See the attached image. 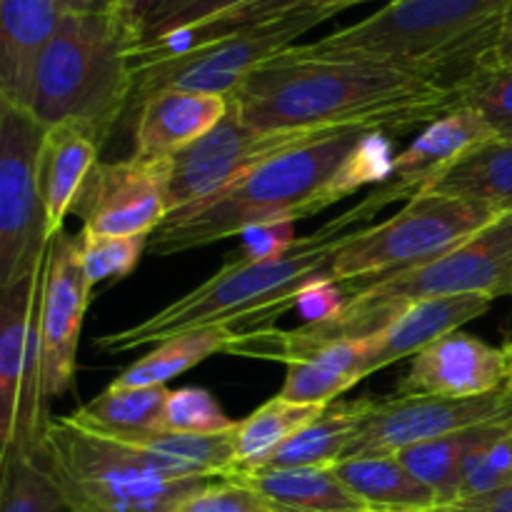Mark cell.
Masks as SVG:
<instances>
[{
	"instance_id": "1",
	"label": "cell",
	"mask_w": 512,
	"mask_h": 512,
	"mask_svg": "<svg viewBox=\"0 0 512 512\" xmlns=\"http://www.w3.org/2000/svg\"><path fill=\"white\" fill-rule=\"evenodd\" d=\"M258 130L370 128L390 135L423 130L458 105L440 70L363 58H325L283 50L255 68L230 95Z\"/></svg>"
},
{
	"instance_id": "2",
	"label": "cell",
	"mask_w": 512,
	"mask_h": 512,
	"mask_svg": "<svg viewBox=\"0 0 512 512\" xmlns=\"http://www.w3.org/2000/svg\"><path fill=\"white\" fill-rule=\"evenodd\" d=\"M398 200H403V195L390 183H383L353 208L345 210L340 218L323 225L318 233L298 238L290 253L273 260H233L203 285L173 300L150 318L100 335L95 348L105 355H118L150 343H163L190 330L215 325L233 328L243 320L253 325L268 323L283 310L295 308V295L303 288L315 283H335L333 265L340 245L355 230L368 228L380 210Z\"/></svg>"
},
{
	"instance_id": "3",
	"label": "cell",
	"mask_w": 512,
	"mask_h": 512,
	"mask_svg": "<svg viewBox=\"0 0 512 512\" xmlns=\"http://www.w3.org/2000/svg\"><path fill=\"white\" fill-rule=\"evenodd\" d=\"M368 128H350L325 140L300 145L240 175L213 198L168 215L150 235V255H175L205 248L255 225L295 223L325 210V190Z\"/></svg>"
},
{
	"instance_id": "4",
	"label": "cell",
	"mask_w": 512,
	"mask_h": 512,
	"mask_svg": "<svg viewBox=\"0 0 512 512\" xmlns=\"http://www.w3.org/2000/svg\"><path fill=\"white\" fill-rule=\"evenodd\" d=\"M135 13H63L40 58L30 110L45 125L78 123L100 145L133 103Z\"/></svg>"
},
{
	"instance_id": "5",
	"label": "cell",
	"mask_w": 512,
	"mask_h": 512,
	"mask_svg": "<svg viewBox=\"0 0 512 512\" xmlns=\"http://www.w3.org/2000/svg\"><path fill=\"white\" fill-rule=\"evenodd\" d=\"M512 0H393L360 23L300 48L325 58H363L440 70L458 83L493 50Z\"/></svg>"
},
{
	"instance_id": "6",
	"label": "cell",
	"mask_w": 512,
	"mask_h": 512,
	"mask_svg": "<svg viewBox=\"0 0 512 512\" xmlns=\"http://www.w3.org/2000/svg\"><path fill=\"white\" fill-rule=\"evenodd\" d=\"M38 460L68 512H175L218 478L168 480L115 440L70 418L50 420Z\"/></svg>"
},
{
	"instance_id": "7",
	"label": "cell",
	"mask_w": 512,
	"mask_h": 512,
	"mask_svg": "<svg viewBox=\"0 0 512 512\" xmlns=\"http://www.w3.org/2000/svg\"><path fill=\"white\" fill-rule=\"evenodd\" d=\"M500 210L473 200L420 193L398 215L348 235L335 253V283L355 295L388 275L418 268L458 248L470 235L500 218Z\"/></svg>"
},
{
	"instance_id": "8",
	"label": "cell",
	"mask_w": 512,
	"mask_h": 512,
	"mask_svg": "<svg viewBox=\"0 0 512 512\" xmlns=\"http://www.w3.org/2000/svg\"><path fill=\"white\" fill-rule=\"evenodd\" d=\"M330 18L333 15L323 10L303 8L193 48L135 55L133 103L155 90H190L230 98L255 68L293 48L300 35L310 33L315 25Z\"/></svg>"
},
{
	"instance_id": "9",
	"label": "cell",
	"mask_w": 512,
	"mask_h": 512,
	"mask_svg": "<svg viewBox=\"0 0 512 512\" xmlns=\"http://www.w3.org/2000/svg\"><path fill=\"white\" fill-rule=\"evenodd\" d=\"M48 125L0 100V290L28 278L48 253L38 160Z\"/></svg>"
},
{
	"instance_id": "10",
	"label": "cell",
	"mask_w": 512,
	"mask_h": 512,
	"mask_svg": "<svg viewBox=\"0 0 512 512\" xmlns=\"http://www.w3.org/2000/svg\"><path fill=\"white\" fill-rule=\"evenodd\" d=\"M350 128H298L258 130L250 128L230 105L228 115L205 138L173 155L170 175V215L188 210L258 168L265 160L283 155L300 145L325 140ZM370 130V128H368Z\"/></svg>"
},
{
	"instance_id": "11",
	"label": "cell",
	"mask_w": 512,
	"mask_h": 512,
	"mask_svg": "<svg viewBox=\"0 0 512 512\" xmlns=\"http://www.w3.org/2000/svg\"><path fill=\"white\" fill-rule=\"evenodd\" d=\"M360 293L403 303L455 295L508 298L512 295V210L480 233L470 235L450 253L418 268L375 280L355 295Z\"/></svg>"
},
{
	"instance_id": "12",
	"label": "cell",
	"mask_w": 512,
	"mask_h": 512,
	"mask_svg": "<svg viewBox=\"0 0 512 512\" xmlns=\"http://www.w3.org/2000/svg\"><path fill=\"white\" fill-rule=\"evenodd\" d=\"M512 418V383L475 398L373 400L345 458L395 455L413 445L445 438L475 425ZM343 458V460H345Z\"/></svg>"
},
{
	"instance_id": "13",
	"label": "cell",
	"mask_w": 512,
	"mask_h": 512,
	"mask_svg": "<svg viewBox=\"0 0 512 512\" xmlns=\"http://www.w3.org/2000/svg\"><path fill=\"white\" fill-rule=\"evenodd\" d=\"M173 158L130 155L98 163L85 180L73 213L93 235H153L170 215Z\"/></svg>"
},
{
	"instance_id": "14",
	"label": "cell",
	"mask_w": 512,
	"mask_h": 512,
	"mask_svg": "<svg viewBox=\"0 0 512 512\" xmlns=\"http://www.w3.org/2000/svg\"><path fill=\"white\" fill-rule=\"evenodd\" d=\"M93 288L80 260V238L55 235L45 255L43 295H40V335H43V388L48 403L68 393L78 370V345Z\"/></svg>"
},
{
	"instance_id": "15",
	"label": "cell",
	"mask_w": 512,
	"mask_h": 512,
	"mask_svg": "<svg viewBox=\"0 0 512 512\" xmlns=\"http://www.w3.org/2000/svg\"><path fill=\"white\" fill-rule=\"evenodd\" d=\"M510 383L503 348L455 330L420 350L398 383V398H475Z\"/></svg>"
},
{
	"instance_id": "16",
	"label": "cell",
	"mask_w": 512,
	"mask_h": 512,
	"mask_svg": "<svg viewBox=\"0 0 512 512\" xmlns=\"http://www.w3.org/2000/svg\"><path fill=\"white\" fill-rule=\"evenodd\" d=\"M138 158H173L210 133L228 115L230 98L190 90H155L133 103Z\"/></svg>"
},
{
	"instance_id": "17",
	"label": "cell",
	"mask_w": 512,
	"mask_h": 512,
	"mask_svg": "<svg viewBox=\"0 0 512 512\" xmlns=\"http://www.w3.org/2000/svg\"><path fill=\"white\" fill-rule=\"evenodd\" d=\"M60 20L58 0H0V100L30 110L40 58Z\"/></svg>"
},
{
	"instance_id": "18",
	"label": "cell",
	"mask_w": 512,
	"mask_h": 512,
	"mask_svg": "<svg viewBox=\"0 0 512 512\" xmlns=\"http://www.w3.org/2000/svg\"><path fill=\"white\" fill-rule=\"evenodd\" d=\"M498 138L488 120L468 105L448 110L443 118L433 120L418 133V138L395 155L393 173L388 183L398 188L403 200L425 193L460 155L475 145Z\"/></svg>"
},
{
	"instance_id": "19",
	"label": "cell",
	"mask_w": 512,
	"mask_h": 512,
	"mask_svg": "<svg viewBox=\"0 0 512 512\" xmlns=\"http://www.w3.org/2000/svg\"><path fill=\"white\" fill-rule=\"evenodd\" d=\"M100 143L78 123L48 125L38 160L40 205L45 218V238L53 240L65 230L85 180L98 165Z\"/></svg>"
},
{
	"instance_id": "20",
	"label": "cell",
	"mask_w": 512,
	"mask_h": 512,
	"mask_svg": "<svg viewBox=\"0 0 512 512\" xmlns=\"http://www.w3.org/2000/svg\"><path fill=\"white\" fill-rule=\"evenodd\" d=\"M493 300L483 295H455V298L415 300L380 335H375L373 353L365 363V378L390 368L405 358H415L435 340L455 333L463 325L488 313Z\"/></svg>"
},
{
	"instance_id": "21",
	"label": "cell",
	"mask_w": 512,
	"mask_h": 512,
	"mask_svg": "<svg viewBox=\"0 0 512 512\" xmlns=\"http://www.w3.org/2000/svg\"><path fill=\"white\" fill-rule=\"evenodd\" d=\"M43 278L45 258L28 278L0 290V453L13 448L18 433L30 323L43 290Z\"/></svg>"
},
{
	"instance_id": "22",
	"label": "cell",
	"mask_w": 512,
	"mask_h": 512,
	"mask_svg": "<svg viewBox=\"0 0 512 512\" xmlns=\"http://www.w3.org/2000/svg\"><path fill=\"white\" fill-rule=\"evenodd\" d=\"M108 440L130 448L145 465L168 480L230 478L238 468L233 430L215 435L160 433L158 430V433Z\"/></svg>"
},
{
	"instance_id": "23",
	"label": "cell",
	"mask_w": 512,
	"mask_h": 512,
	"mask_svg": "<svg viewBox=\"0 0 512 512\" xmlns=\"http://www.w3.org/2000/svg\"><path fill=\"white\" fill-rule=\"evenodd\" d=\"M345 488L370 512H425L443 508L433 488L415 478L398 455H360L333 465Z\"/></svg>"
},
{
	"instance_id": "24",
	"label": "cell",
	"mask_w": 512,
	"mask_h": 512,
	"mask_svg": "<svg viewBox=\"0 0 512 512\" xmlns=\"http://www.w3.org/2000/svg\"><path fill=\"white\" fill-rule=\"evenodd\" d=\"M230 478L258 490L278 512H370L333 468L248 470Z\"/></svg>"
},
{
	"instance_id": "25",
	"label": "cell",
	"mask_w": 512,
	"mask_h": 512,
	"mask_svg": "<svg viewBox=\"0 0 512 512\" xmlns=\"http://www.w3.org/2000/svg\"><path fill=\"white\" fill-rule=\"evenodd\" d=\"M370 403H373L370 398H360L338 400V403L328 405L320 418L298 430L288 443L280 445L258 470L333 468L348 453Z\"/></svg>"
},
{
	"instance_id": "26",
	"label": "cell",
	"mask_w": 512,
	"mask_h": 512,
	"mask_svg": "<svg viewBox=\"0 0 512 512\" xmlns=\"http://www.w3.org/2000/svg\"><path fill=\"white\" fill-rule=\"evenodd\" d=\"M373 345L375 338L340 343L298 363H290L278 395L288 403L320 405V408L338 403L340 395L365 380V363L373 353Z\"/></svg>"
},
{
	"instance_id": "27",
	"label": "cell",
	"mask_w": 512,
	"mask_h": 512,
	"mask_svg": "<svg viewBox=\"0 0 512 512\" xmlns=\"http://www.w3.org/2000/svg\"><path fill=\"white\" fill-rule=\"evenodd\" d=\"M425 193L485 203L500 213L512 210V138H490L460 155Z\"/></svg>"
},
{
	"instance_id": "28",
	"label": "cell",
	"mask_w": 512,
	"mask_h": 512,
	"mask_svg": "<svg viewBox=\"0 0 512 512\" xmlns=\"http://www.w3.org/2000/svg\"><path fill=\"white\" fill-rule=\"evenodd\" d=\"M505 435H512V418L475 425V428L460 430V433L445 435V438L413 445L395 455L415 478L435 490L443 508H453L460 500V468H463L465 455L478 445L505 438Z\"/></svg>"
},
{
	"instance_id": "29",
	"label": "cell",
	"mask_w": 512,
	"mask_h": 512,
	"mask_svg": "<svg viewBox=\"0 0 512 512\" xmlns=\"http://www.w3.org/2000/svg\"><path fill=\"white\" fill-rule=\"evenodd\" d=\"M238 335V330L228 328V325H215V328L175 335V338L158 343V348L150 350L145 358L128 365L110 385H115V388H155V385H165L168 380L193 370L195 365L205 363L210 355L228 353L235 340H238Z\"/></svg>"
},
{
	"instance_id": "30",
	"label": "cell",
	"mask_w": 512,
	"mask_h": 512,
	"mask_svg": "<svg viewBox=\"0 0 512 512\" xmlns=\"http://www.w3.org/2000/svg\"><path fill=\"white\" fill-rule=\"evenodd\" d=\"M170 390L155 388H115L108 385L90 403L80 405L68 415L75 425L103 438H128V435L158 433Z\"/></svg>"
},
{
	"instance_id": "31",
	"label": "cell",
	"mask_w": 512,
	"mask_h": 512,
	"mask_svg": "<svg viewBox=\"0 0 512 512\" xmlns=\"http://www.w3.org/2000/svg\"><path fill=\"white\" fill-rule=\"evenodd\" d=\"M323 410L325 408H320V405L288 403L280 395L260 405L255 413H250L233 428L235 455H238L235 473L258 470L280 445L288 443L298 430L320 418Z\"/></svg>"
},
{
	"instance_id": "32",
	"label": "cell",
	"mask_w": 512,
	"mask_h": 512,
	"mask_svg": "<svg viewBox=\"0 0 512 512\" xmlns=\"http://www.w3.org/2000/svg\"><path fill=\"white\" fill-rule=\"evenodd\" d=\"M0 458V512H68L38 455L8 450Z\"/></svg>"
},
{
	"instance_id": "33",
	"label": "cell",
	"mask_w": 512,
	"mask_h": 512,
	"mask_svg": "<svg viewBox=\"0 0 512 512\" xmlns=\"http://www.w3.org/2000/svg\"><path fill=\"white\" fill-rule=\"evenodd\" d=\"M258 0H155L145 10L135 15L138 23V45L148 48L175 33L210 23V20L228 15L233 10L248 8Z\"/></svg>"
},
{
	"instance_id": "34",
	"label": "cell",
	"mask_w": 512,
	"mask_h": 512,
	"mask_svg": "<svg viewBox=\"0 0 512 512\" xmlns=\"http://www.w3.org/2000/svg\"><path fill=\"white\" fill-rule=\"evenodd\" d=\"M455 100L478 110L498 138H512V65H478L455 83Z\"/></svg>"
},
{
	"instance_id": "35",
	"label": "cell",
	"mask_w": 512,
	"mask_h": 512,
	"mask_svg": "<svg viewBox=\"0 0 512 512\" xmlns=\"http://www.w3.org/2000/svg\"><path fill=\"white\" fill-rule=\"evenodd\" d=\"M80 260L88 275L90 288H98L108 280H123L138 268L143 253H148V235H130V238H118V235H93L80 230Z\"/></svg>"
},
{
	"instance_id": "36",
	"label": "cell",
	"mask_w": 512,
	"mask_h": 512,
	"mask_svg": "<svg viewBox=\"0 0 512 512\" xmlns=\"http://www.w3.org/2000/svg\"><path fill=\"white\" fill-rule=\"evenodd\" d=\"M235 428V420L228 418L213 393L205 388L170 390L165 403L160 433H193L215 435Z\"/></svg>"
},
{
	"instance_id": "37",
	"label": "cell",
	"mask_w": 512,
	"mask_h": 512,
	"mask_svg": "<svg viewBox=\"0 0 512 512\" xmlns=\"http://www.w3.org/2000/svg\"><path fill=\"white\" fill-rule=\"evenodd\" d=\"M512 483V435L470 450L460 468V500L483 498ZM458 500V503H460Z\"/></svg>"
},
{
	"instance_id": "38",
	"label": "cell",
	"mask_w": 512,
	"mask_h": 512,
	"mask_svg": "<svg viewBox=\"0 0 512 512\" xmlns=\"http://www.w3.org/2000/svg\"><path fill=\"white\" fill-rule=\"evenodd\" d=\"M175 512H278L268 498L235 478H218L190 495Z\"/></svg>"
},
{
	"instance_id": "39",
	"label": "cell",
	"mask_w": 512,
	"mask_h": 512,
	"mask_svg": "<svg viewBox=\"0 0 512 512\" xmlns=\"http://www.w3.org/2000/svg\"><path fill=\"white\" fill-rule=\"evenodd\" d=\"M293 225L295 223H268L245 230L240 235L243 238V258L273 260L290 253L295 248V243H298Z\"/></svg>"
},
{
	"instance_id": "40",
	"label": "cell",
	"mask_w": 512,
	"mask_h": 512,
	"mask_svg": "<svg viewBox=\"0 0 512 512\" xmlns=\"http://www.w3.org/2000/svg\"><path fill=\"white\" fill-rule=\"evenodd\" d=\"M345 303H348V295L338 283H315L295 295V308L308 318V323L333 318L345 308Z\"/></svg>"
},
{
	"instance_id": "41",
	"label": "cell",
	"mask_w": 512,
	"mask_h": 512,
	"mask_svg": "<svg viewBox=\"0 0 512 512\" xmlns=\"http://www.w3.org/2000/svg\"><path fill=\"white\" fill-rule=\"evenodd\" d=\"M63 13L80 15H110L130 10L135 13V0H58Z\"/></svg>"
},
{
	"instance_id": "42",
	"label": "cell",
	"mask_w": 512,
	"mask_h": 512,
	"mask_svg": "<svg viewBox=\"0 0 512 512\" xmlns=\"http://www.w3.org/2000/svg\"><path fill=\"white\" fill-rule=\"evenodd\" d=\"M453 512H512V483L505 488L495 490V493L483 495V498L460 500L455 503Z\"/></svg>"
},
{
	"instance_id": "43",
	"label": "cell",
	"mask_w": 512,
	"mask_h": 512,
	"mask_svg": "<svg viewBox=\"0 0 512 512\" xmlns=\"http://www.w3.org/2000/svg\"><path fill=\"white\" fill-rule=\"evenodd\" d=\"M488 65H512V3L505 8V13L500 15L498 35H495L493 50L488 53V58L483 60ZM480 63V65H483Z\"/></svg>"
},
{
	"instance_id": "44",
	"label": "cell",
	"mask_w": 512,
	"mask_h": 512,
	"mask_svg": "<svg viewBox=\"0 0 512 512\" xmlns=\"http://www.w3.org/2000/svg\"><path fill=\"white\" fill-rule=\"evenodd\" d=\"M363 3H375V0H305L303 8H315L323 10L328 15H338L340 10H348L353 5H363ZM393 3V0H390Z\"/></svg>"
},
{
	"instance_id": "45",
	"label": "cell",
	"mask_w": 512,
	"mask_h": 512,
	"mask_svg": "<svg viewBox=\"0 0 512 512\" xmlns=\"http://www.w3.org/2000/svg\"><path fill=\"white\" fill-rule=\"evenodd\" d=\"M505 350V358H508V368H510V383H512V338L508 340V343L503 345Z\"/></svg>"
},
{
	"instance_id": "46",
	"label": "cell",
	"mask_w": 512,
	"mask_h": 512,
	"mask_svg": "<svg viewBox=\"0 0 512 512\" xmlns=\"http://www.w3.org/2000/svg\"><path fill=\"white\" fill-rule=\"evenodd\" d=\"M145 3H148V0H135V13H138V10H140V8H143V5H145Z\"/></svg>"
},
{
	"instance_id": "47",
	"label": "cell",
	"mask_w": 512,
	"mask_h": 512,
	"mask_svg": "<svg viewBox=\"0 0 512 512\" xmlns=\"http://www.w3.org/2000/svg\"><path fill=\"white\" fill-rule=\"evenodd\" d=\"M425 512H453L450 508H435V510H425Z\"/></svg>"
}]
</instances>
